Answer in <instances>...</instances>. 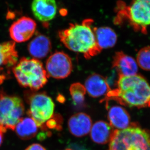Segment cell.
<instances>
[{
  "label": "cell",
  "instance_id": "6da1fadb",
  "mask_svg": "<svg viewBox=\"0 0 150 150\" xmlns=\"http://www.w3.org/2000/svg\"><path fill=\"white\" fill-rule=\"evenodd\" d=\"M117 87L108 93L103 100H112L123 105L142 108L150 107V85L139 75L119 76Z\"/></svg>",
  "mask_w": 150,
  "mask_h": 150
},
{
  "label": "cell",
  "instance_id": "7a4b0ae2",
  "mask_svg": "<svg viewBox=\"0 0 150 150\" xmlns=\"http://www.w3.org/2000/svg\"><path fill=\"white\" fill-rule=\"evenodd\" d=\"M93 23L92 19H86L81 23L70 24L59 32L61 42L70 50L82 54L86 59L95 56L101 50L97 43Z\"/></svg>",
  "mask_w": 150,
  "mask_h": 150
},
{
  "label": "cell",
  "instance_id": "3957f363",
  "mask_svg": "<svg viewBox=\"0 0 150 150\" xmlns=\"http://www.w3.org/2000/svg\"><path fill=\"white\" fill-rule=\"evenodd\" d=\"M114 23L128 24L134 31L146 34L150 28V0H132L129 4L118 1Z\"/></svg>",
  "mask_w": 150,
  "mask_h": 150
},
{
  "label": "cell",
  "instance_id": "277c9868",
  "mask_svg": "<svg viewBox=\"0 0 150 150\" xmlns=\"http://www.w3.org/2000/svg\"><path fill=\"white\" fill-rule=\"evenodd\" d=\"M107 150H150V130L134 123L125 129L115 130Z\"/></svg>",
  "mask_w": 150,
  "mask_h": 150
},
{
  "label": "cell",
  "instance_id": "5b68a950",
  "mask_svg": "<svg viewBox=\"0 0 150 150\" xmlns=\"http://www.w3.org/2000/svg\"><path fill=\"white\" fill-rule=\"evenodd\" d=\"M18 82L22 86L37 91L47 82L48 75L41 62L35 59L22 58L12 68Z\"/></svg>",
  "mask_w": 150,
  "mask_h": 150
},
{
  "label": "cell",
  "instance_id": "8992f818",
  "mask_svg": "<svg viewBox=\"0 0 150 150\" xmlns=\"http://www.w3.org/2000/svg\"><path fill=\"white\" fill-rule=\"evenodd\" d=\"M25 112V106L21 98L0 93V127L14 130Z\"/></svg>",
  "mask_w": 150,
  "mask_h": 150
},
{
  "label": "cell",
  "instance_id": "52a82bcc",
  "mask_svg": "<svg viewBox=\"0 0 150 150\" xmlns=\"http://www.w3.org/2000/svg\"><path fill=\"white\" fill-rule=\"evenodd\" d=\"M28 103V115L42 128L54 115L55 104L53 101L44 93H36L31 94Z\"/></svg>",
  "mask_w": 150,
  "mask_h": 150
},
{
  "label": "cell",
  "instance_id": "ba28073f",
  "mask_svg": "<svg viewBox=\"0 0 150 150\" xmlns=\"http://www.w3.org/2000/svg\"><path fill=\"white\" fill-rule=\"evenodd\" d=\"M73 69L72 60L63 52H56L49 57L46 62L48 76L56 79H63L71 74Z\"/></svg>",
  "mask_w": 150,
  "mask_h": 150
},
{
  "label": "cell",
  "instance_id": "9c48e42d",
  "mask_svg": "<svg viewBox=\"0 0 150 150\" xmlns=\"http://www.w3.org/2000/svg\"><path fill=\"white\" fill-rule=\"evenodd\" d=\"M36 28V23L33 19L23 16L12 24L9 32L13 42H23L30 39L35 34Z\"/></svg>",
  "mask_w": 150,
  "mask_h": 150
},
{
  "label": "cell",
  "instance_id": "30bf717a",
  "mask_svg": "<svg viewBox=\"0 0 150 150\" xmlns=\"http://www.w3.org/2000/svg\"><path fill=\"white\" fill-rule=\"evenodd\" d=\"M18 59V55L14 42L0 43V84L6 79L5 73H10V69L17 64Z\"/></svg>",
  "mask_w": 150,
  "mask_h": 150
},
{
  "label": "cell",
  "instance_id": "8fae6325",
  "mask_svg": "<svg viewBox=\"0 0 150 150\" xmlns=\"http://www.w3.org/2000/svg\"><path fill=\"white\" fill-rule=\"evenodd\" d=\"M31 9L38 20L47 23L56 15L57 5L55 0H33Z\"/></svg>",
  "mask_w": 150,
  "mask_h": 150
},
{
  "label": "cell",
  "instance_id": "7c38bea8",
  "mask_svg": "<svg viewBox=\"0 0 150 150\" xmlns=\"http://www.w3.org/2000/svg\"><path fill=\"white\" fill-rule=\"evenodd\" d=\"M112 67L119 76H131L137 74L138 64L135 59L122 51L115 53L113 57Z\"/></svg>",
  "mask_w": 150,
  "mask_h": 150
},
{
  "label": "cell",
  "instance_id": "4fadbf2b",
  "mask_svg": "<svg viewBox=\"0 0 150 150\" xmlns=\"http://www.w3.org/2000/svg\"><path fill=\"white\" fill-rule=\"evenodd\" d=\"M84 87L89 95L94 98L106 97L111 90L107 80L97 74H92L87 78Z\"/></svg>",
  "mask_w": 150,
  "mask_h": 150
},
{
  "label": "cell",
  "instance_id": "5bb4252c",
  "mask_svg": "<svg viewBox=\"0 0 150 150\" xmlns=\"http://www.w3.org/2000/svg\"><path fill=\"white\" fill-rule=\"evenodd\" d=\"M68 128L71 134L76 137H82L89 133L92 126V121L87 114L79 112L69 118Z\"/></svg>",
  "mask_w": 150,
  "mask_h": 150
},
{
  "label": "cell",
  "instance_id": "9a60e30c",
  "mask_svg": "<svg viewBox=\"0 0 150 150\" xmlns=\"http://www.w3.org/2000/svg\"><path fill=\"white\" fill-rule=\"evenodd\" d=\"M108 109V118L109 124L115 130H123L131 124L130 115L125 109L117 105H106Z\"/></svg>",
  "mask_w": 150,
  "mask_h": 150
},
{
  "label": "cell",
  "instance_id": "2e32d148",
  "mask_svg": "<svg viewBox=\"0 0 150 150\" xmlns=\"http://www.w3.org/2000/svg\"><path fill=\"white\" fill-rule=\"evenodd\" d=\"M51 48L50 39L43 35H38L28 45L29 53L35 59L45 58L50 52Z\"/></svg>",
  "mask_w": 150,
  "mask_h": 150
},
{
  "label": "cell",
  "instance_id": "e0dca14e",
  "mask_svg": "<svg viewBox=\"0 0 150 150\" xmlns=\"http://www.w3.org/2000/svg\"><path fill=\"white\" fill-rule=\"evenodd\" d=\"M114 131L109 123L102 120L97 121L90 132L91 139L95 143L104 144L110 142Z\"/></svg>",
  "mask_w": 150,
  "mask_h": 150
},
{
  "label": "cell",
  "instance_id": "ac0fdd59",
  "mask_svg": "<svg viewBox=\"0 0 150 150\" xmlns=\"http://www.w3.org/2000/svg\"><path fill=\"white\" fill-rule=\"evenodd\" d=\"M97 43L101 50L112 47L117 40V36L112 28L107 26L94 28Z\"/></svg>",
  "mask_w": 150,
  "mask_h": 150
},
{
  "label": "cell",
  "instance_id": "d6986e66",
  "mask_svg": "<svg viewBox=\"0 0 150 150\" xmlns=\"http://www.w3.org/2000/svg\"><path fill=\"white\" fill-rule=\"evenodd\" d=\"M38 128L36 122L28 117H23L16 125L14 130L21 139L28 140L35 137L38 131Z\"/></svg>",
  "mask_w": 150,
  "mask_h": 150
},
{
  "label": "cell",
  "instance_id": "ffe728a7",
  "mask_svg": "<svg viewBox=\"0 0 150 150\" xmlns=\"http://www.w3.org/2000/svg\"><path fill=\"white\" fill-rule=\"evenodd\" d=\"M70 93L76 105H79L83 103L86 91L82 84L78 82L72 84L70 88Z\"/></svg>",
  "mask_w": 150,
  "mask_h": 150
},
{
  "label": "cell",
  "instance_id": "44dd1931",
  "mask_svg": "<svg viewBox=\"0 0 150 150\" xmlns=\"http://www.w3.org/2000/svg\"><path fill=\"white\" fill-rule=\"evenodd\" d=\"M137 62L142 69L150 71V46L140 49L137 53Z\"/></svg>",
  "mask_w": 150,
  "mask_h": 150
},
{
  "label": "cell",
  "instance_id": "7402d4cb",
  "mask_svg": "<svg viewBox=\"0 0 150 150\" xmlns=\"http://www.w3.org/2000/svg\"><path fill=\"white\" fill-rule=\"evenodd\" d=\"M62 122V118L60 115H53V117L48 120L45 126L42 128L43 130H46L47 128L50 129H56L59 130L61 127V124Z\"/></svg>",
  "mask_w": 150,
  "mask_h": 150
},
{
  "label": "cell",
  "instance_id": "603a6c76",
  "mask_svg": "<svg viewBox=\"0 0 150 150\" xmlns=\"http://www.w3.org/2000/svg\"><path fill=\"white\" fill-rule=\"evenodd\" d=\"M25 150H46V149L41 145L35 143L28 146Z\"/></svg>",
  "mask_w": 150,
  "mask_h": 150
},
{
  "label": "cell",
  "instance_id": "cb8c5ba5",
  "mask_svg": "<svg viewBox=\"0 0 150 150\" xmlns=\"http://www.w3.org/2000/svg\"><path fill=\"white\" fill-rule=\"evenodd\" d=\"M6 130H7L1 127H0V146L1 145V144L3 143V137H4L3 134L4 133H6Z\"/></svg>",
  "mask_w": 150,
  "mask_h": 150
},
{
  "label": "cell",
  "instance_id": "d4e9b609",
  "mask_svg": "<svg viewBox=\"0 0 150 150\" xmlns=\"http://www.w3.org/2000/svg\"><path fill=\"white\" fill-rule=\"evenodd\" d=\"M65 150H72V149H67Z\"/></svg>",
  "mask_w": 150,
  "mask_h": 150
}]
</instances>
